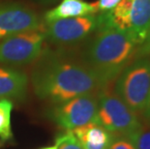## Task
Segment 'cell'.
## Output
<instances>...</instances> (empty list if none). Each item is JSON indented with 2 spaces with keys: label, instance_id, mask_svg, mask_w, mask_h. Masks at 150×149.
Here are the masks:
<instances>
[{
  "label": "cell",
  "instance_id": "obj_17",
  "mask_svg": "<svg viewBox=\"0 0 150 149\" xmlns=\"http://www.w3.org/2000/svg\"><path fill=\"white\" fill-rule=\"evenodd\" d=\"M150 54V29L147 33L144 42L138 47L136 52V57L137 58H142L143 56H146Z\"/></svg>",
  "mask_w": 150,
  "mask_h": 149
},
{
  "label": "cell",
  "instance_id": "obj_10",
  "mask_svg": "<svg viewBox=\"0 0 150 149\" xmlns=\"http://www.w3.org/2000/svg\"><path fill=\"white\" fill-rule=\"evenodd\" d=\"M82 149H110L113 142L111 133L97 121L71 130Z\"/></svg>",
  "mask_w": 150,
  "mask_h": 149
},
{
  "label": "cell",
  "instance_id": "obj_18",
  "mask_svg": "<svg viewBox=\"0 0 150 149\" xmlns=\"http://www.w3.org/2000/svg\"><path fill=\"white\" fill-rule=\"evenodd\" d=\"M110 149H135L128 138H119L111 143Z\"/></svg>",
  "mask_w": 150,
  "mask_h": 149
},
{
  "label": "cell",
  "instance_id": "obj_15",
  "mask_svg": "<svg viewBox=\"0 0 150 149\" xmlns=\"http://www.w3.org/2000/svg\"><path fill=\"white\" fill-rule=\"evenodd\" d=\"M55 144L57 149H82L78 139L72 131H66L56 138Z\"/></svg>",
  "mask_w": 150,
  "mask_h": 149
},
{
  "label": "cell",
  "instance_id": "obj_8",
  "mask_svg": "<svg viewBox=\"0 0 150 149\" xmlns=\"http://www.w3.org/2000/svg\"><path fill=\"white\" fill-rule=\"evenodd\" d=\"M100 25V16H83L57 20L44 25L46 39L58 46L74 45L84 40Z\"/></svg>",
  "mask_w": 150,
  "mask_h": 149
},
{
  "label": "cell",
  "instance_id": "obj_16",
  "mask_svg": "<svg viewBox=\"0 0 150 149\" xmlns=\"http://www.w3.org/2000/svg\"><path fill=\"white\" fill-rule=\"evenodd\" d=\"M120 2L121 0H98L96 2V6L98 11L107 13L113 10Z\"/></svg>",
  "mask_w": 150,
  "mask_h": 149
},
{
  "label": "cell",
  "instance_id": "obj_21",
  "mask_svg": "<svg viewBox=\"0 0 150 149\" xmlns=\"http://www.w3.org/2000/svg\"><path fill=\"white\" fill-rule=\"evenodd\" d=\"M41 149H57L56 144L52 145V146H47V147H44V148H41Z\"/></svg>",
  "mask_w": 150,
  "mask_h": 149
},
{
  "label": "cell",
  "instance_id": "obj_12",
  "mask_svg": "<svg viewBox=\"0 0 150 149\" xmlns=\"http://www.w3.org/2000/svg\"><path fill=\"white\" fill-rule=\"evenodd\" d=\"M98 12L96 3H87L83 0H62L59 5L45 14L46 23L63 18L83 17Z\"/></svg>",
  "mask_w": 150,
  "mask_h": 149
},
{
  "label": "cell",
  "instance_id": "obj_9",
  "mask_svg": "<svg viewBox=\"0 0 150 149\" xmlns=\"http://www.w3.org/2000/svg\"><path fill=\"white\" fill-rule=\"evenodd\" d=\"M42 28L39 16L27 6L16 2L0 4V40Z\"/></svg>",
  "mask_w": 150,
  "mask_h": 149
},
{
  "label": "cell",
  "instance_id": "obj_4",
  "mask_svg": "<svg viewBox=\"0 0 150 149\" xmlns=\"http://www.w3.org/2000/svg\"><path fill=\"white\" fill-rule=\"evenodd\" d=\"M115 94L135 113L144 112L150 96V59L138 58L118 75Z\"/></svg>",
  "mask_w": 150,
  "mask_h": 149
},
{
  "label": "cell",
  "instance_id": "obj_11",
  "mask_svg": "<svg viewBox=\"0 0 150 149\" xmlns=\"http://www.w3.org/2000/svg\"><path fill=\"white\" fill-rule=\"evenodd\" d=\"M28 78L25 73L0 66V100H22L26 96Z\"/></svg>",
  "mask_w": 150,
  "mask_h": 149
},
{
  "label": "cell",
  "instance_id": "obj_20",
  "mask_svg": "<svg viewBox=\"0 0 150 149\" xmlns=\"http://www.w3.org/2000/svg\"><path fill=\"white\" fill-rule=\"evenodd\" d=\"M35 1L43 3V4H50V3L55 2V1H57V0H35Z\"/></svg>",
  "mask_w": 150,
  "mask_h": 149
},
{
  "label": "cell",
  "instance_id": "obj_14",
  "mask_svg": "<svg viewBox=\"0 0 150 149\" xmlns=\"http://www.w3.org/2000/svg\"><path fill=\"white\" fill-rule=\"evenodd\" d=\"M127 138L134 145L135 149H150V131L143 130L142 127L132 134Z\"/></svg>",
  "mask_w": 150,
  "mask_h": 149
},
{
  "label": "cell",
  "instance_id": "obj_19",
  "mask_svg": "<svg viewBox=\"0 0 150 149\" xmlns=\"http://www.w3.org/2000/svg\"><path fill=\"white\" fill-rule=\"evenodd\" d=\"M143 114L144 116L147 118L149 121H150V96H149V99H148V102H147V105H146L145 107V109L144 112H143Z\"/></svg>",
  "mask_w": 150,
  "mask_h": 149
},
{
  "label": "cell",
  "instance_id": "obj_13",
  "mask_svg": "<svg viewBox=\"0 0 150 149\" xmlns=\"http://www.w3.org/2000/svg\"><path fill=\"white\" fill-rule=\"evenodd\" d=\"M14 107L12 100H0V145L3 146L13 138L11 114Z\"/></svg>",
  "mask_w": 150,
  "mask_h": 149
},
{
  "label": "cell",
  "instance_id": "obj_3",
  "mask_svg": "<svg viewBox=\"0 0 150 149\" xmlns=\"http://www.w3.org/2000/svg\"><path fill=\"white\" fill-rule=\"evenodd\" d=\"M111 26L129 33L138 45L150 29V0H121L113 10L100 16V26Z\"/></svg>",
  "mask_w": 150,
  "mask_h": 149
},
{
  "label": "cell",
  "instance_id": "obj_6",
  "mask_svg": "<svg viewBox=\"0 0 150 149\" xmlns=\"http://www.w3.org/2000/svg\"><path fill=\"white\" fill-rule=\"evenodd\" d=\"M45 41L44 28L0 40V64L10 66L30 64L42 56Z\"/></svg>",
  "mask_w": 150,
  "mask_h": 149
},
{
  "label": "cell",
  "instance_id": "obj_1",
  "mask_svg": "<svg viewBox=\"0 0 150 149\" xmlns=\"http://www.w3.org/2000/svg\"><path fill=\"white\" fill-rule=\"evenodd\" d=\"M31 83L37 97L53 104L93 94L108 84L84 63L54 53H45L37 63L31 75Z\"/></svg>",
  "mask_w": 150,
  "mask_h": 149
},
{
  "label": "cell",
  "instance_id": "obj_5",
  "mask_svg": "<svg viewBox=\"0 0 150 149\" xmlns=\"http://www.w3.org/2000/svg\"><path fill=\"white\" fill-rule=\"evenodd\" d=\"M96 121L111 134L128 137L140 128L137 113L117 96L108 91H102L98 96Z\"/></svg>",
  "mask_w": 150,
  "mask_h": 149
},
{
  "label": "cell",
  "instance_id": "obj_7",
  "mask_svg": "<svg viewBox=\"0 0 150 149\" xmlns=\"http://www.w3.org/2000/svg\"><path fill=\"white\" fill-rule=\"evenodd\" d=\"M97 110L98 98L94 94H86L55 104L49 116L60 128L71 131L96 121Z\"/></svg>",
  "mask_w": 150,
  "mask_h": 149
},
{
  "label": "cell",
  "instance_id": "obj_2",
  "mask_svg": "<svg viewBox=\"0 0 150 149\" xmlns=\"http://www.w3.org/2000/svg\"><path fill=\"white\" fill-rule=\"evenodd\" d=\"M86 49L84 64L108 83L130 64L138 43L129 33L111 26H100Z\"/></svg>",
  "mask_w": 150,
  "mask_h": 149
}]
</instances>
